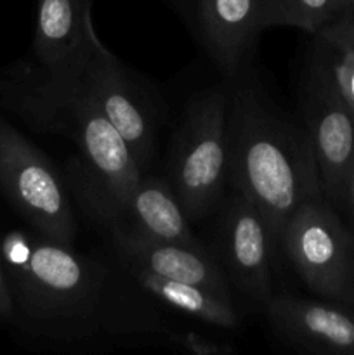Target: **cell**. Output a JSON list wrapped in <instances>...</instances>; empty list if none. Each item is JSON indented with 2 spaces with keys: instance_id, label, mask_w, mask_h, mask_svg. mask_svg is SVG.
Listing matches in <instances>:
<instances>
[{
  "instance_id": "cell-1",
  "label": "cell",
  "mask_w": 354,
  "mask_h": 355,
  "mask_svg": "<svg viewBox=\"0 0 354 355\" xmlns=\"http://www.w3.org/2000/svg\"><path fill=\"white\" fill-rule=\"evenodd\" d=\"M0 262L12 295L10 324L38 338L73 343L99 333L151 331L158 324L106 263L31 227L2 236Z\"/></svg>"
},
{
  "instance_id": "cell-2",
  "label": "cell",
  "mask_w": 354,
  "mask_h": 355,
  "mask_svg": "<svg viewBox=\"0 0 354 355\" xmlns=\"http://www.w3.org/2000/svg\"><path fill=\"white\" fill-rule=\"evenodd\" d=\"M229 80L228 184L260 210L280 245L285 224L298 207L323 196L311 137L246 75Z\"/></svg>"
},
{
  "instance_id": "cell-3",
  "label": "cell",
  "mask_w": 354,
  "mask_h": 355,
  "mask_svg": "<svg viewBox=\"0 0 354 355\" xmlns=\"http://www.w3.org/2000/svg\"><path fill=\"white\" fill-rule=\"evenodd\" d=\"M0 107L33 130L71 141L80 153L76 166L117 207L144 173L117 128L62 69L38 61L0 69Z\"/></svg>"
},
{
  "instance_id": "cell-4",
  "label": "cell",
  "mask_w": 354,
  "mask_h": 355,
  "mask_svg": "<svg viewBox=\"0 0 354 355\" xmlns=\"http://www.w3.org/2000/svg\"><path fill=\"white\" fill-rule=\"evenodd\" d=\"M228 104L226 78L187 103L174 135L167 179L189 220L214 211L228 186Z\"/></svg>"
},
{
  "instance_id": "cell-5",
  "label": "cell",
  "mask_w": 354,
  "mask_h": 355,
  "mask_svg": "<svg viewBox=\"0 0 354 355\" xmlns=\"http://www.w3.org/2000/svg\"><path fill=\"white\" fill-rule=\"evenodd\" d=\"M0 191L31 229L73 245L76 222L68 186L54 163L14 125L0 118Z\"/></svg>"
},
{
  "instance_id": "cell-6",
  "label": "cell",
  "mask_w": 354,
  "mask_h": 355,
  "mask_svg": "<svg viewBox=\"0 0 354 355\" xmlns=\"http://www.w3.org/2000/svg\"><path fill=\"white\" fill-rule=\"evenodd\" d=\"M54 68L68 73L82 87L127 142L139 168L146 172L155 155L156 106L134 76L104 47L99 37L78 55Z\"/></svg>"
},
{
  "instance_id": "cell-7",
  "label": "cell",
  "mask_w": 354,
  "mask_h": 355,
  "mask_svg": "<svg viewBox=\"0 0 354 355\" xmlns=\"http://www.w3.org/2000/svg\"><path fill=\"white\" fill-rule=\"evenodd\" d=\"M280 245L309 290L346 304L354 286V234L330 201L316 198L298 207Z\"/></svg>"
},
{
  "instance_id": "cell-8",
  "label": "cell",
  "mask_w": 354,
  "mask_h": 355,
  "mask_svg": "<svg viewBox=\"0 0 354 355\" xmlns=\"http://www.w3.org/2000/svg\"><path fill=\"white\" fill-rule=\"evenodd\" d=\"M301 120L311 137L323 196L340 207L354 165V110L332 78L326 59H316L301 92Z\"/></svg>"
},
{
  "instance_id": "cell-9",
  "label": "cell",
  "mask_w": 354,
  "mask_h": 355,
  "mask_svg": "<svg viewBox=\"0 0 354 355\" xmlns=\"http://www.w3.org/2000/svg\"><path fill=\"white\" fill-rule=\"evenodd\" d=\"M274 246L259 208L245 194L231 189L217 225V260L229 284L260 304L273 295L271 252Z\"/></svg>"
},
{
  "instance_id": "cell-10",
  "label": "cell",
  "mask_w": 354,
  "mask_h": 355,
  "mask_svg": "<svg viewBox=\"0 0 354 355\" xmlns=\"http://www.w3.org/2000/svg\"><path fill=\"white\" fill-rule=\"evenodd\" d=\"M94 220L108 232L115 253L124 269H141L156 276L183 281L231 298L229 281L217 257L198 245L163 241L135 231L130 225L108 215H94Z\"/></svg>"
},
{
  "instance_id": "cell-11",
  "label": "cell",
  "mask_w": 354,
  "mask_h": 355,
  "mask_svg": "<svg viewBox=\"0 0 354 355\" xmlns=\"http://www.w3.org/2000/svg\"><path fill=\"white\" fill-rule=\"evenodd\" d=\"M264 307L287 345L301 352L354 355V309L347 304L280 293L271 295Z\"/></svg>"
},
{
  "instance_id": "cell-12",
  "label": "cell",
  "mask_w": 354,
  "mask_h": 355,
  "mask_svg": "<svg viewBox=\"0 0 354 355\" xmlns=\"http://www.w3.org/2000/svg\"><path fill=\"white\" fill-rule=\"evenodd\" d=\"M273 7L274 0H196L194 31L224 76L248 64L259 35L271 28Z\"/></svg>"
},
{
  "instance_id": "cell-13",
  "label": "cell",
  "mask_w": 354,
  "mask_h": 355,
  "mask_svg": "<svg viewBox=\"0 0 354 355\" xmlns=\"http://www.w3.org/2000/svg\"><path fill=\"white\" fill-rule=\"evenodd\" d=\"M94 38L92 0H37L35 61L59 66L85 51Z\"/></svg>"
},
{
  "instance_id": "cell-14",
  "label": "cell",
  "mask_w": 354,
  "mask_h": 355,
  "mask_svg": "<svg viewBox=\"0 0 354 355\" xmlns=\"http://www.w3.org/2000/svg\"><path fill=\"white\" fill-rule=\"evenodd\" d=\"M135 284L149 297L156 298L167 307L203 321L207 324L224 329L238 328V312L233 305V298L208 291L183 281L156 276L141 269H125Z\"/></svg>"
},
{
  "instance_id": "cell-15",
  "label": "cell",
  "mask_w": 354,
  "mask_h": 355,
  "mask_svg": "<svg viewBox=\"0 0 354 355\" xmlns=\"http://www.w3.org/2000/svg\"><path fill=\"white\" fill-rule=\"evenodd\" d=\"M354 9L351 0H274L273 26H292L318 35L346 12Z\"/></svg>"
},
{
  "instance_id": "cell-16",
  "label": "cell",
  "mask_w": 354,
  "mask_h": 355,
  "mask_svg": "<svg viewBox=\"0 0 354 355\" xmlns=\"http://www.w3.org/2000/svg\"><path fill=\"white\" fill-rule=\"evenodd\" d=\"M335 51V59H326L332 78L346 103L354 110V52Z\"/></svg>"
},
{
  "instance_id": "cell-17",
  "label": "cell",
  "mask_w": 354,
  "mask_h": 355,
  "mask_svg": "<svg viewBox=\"0 0 354 355\" xmlns=\"http://www.w3.org/2000/svg\"><path fill=\"white\" fill-rule=\"evenodd\" d=\"M318 40L337 51L354 52V9L340 16L326 28H323L318 35Z\"/></svg>"
},
{
  "instance_id": "cell-18",
  "label": "cell",
  "mask_w": 354,
  "mask_h": 355,
  "mask_svg": "<svg viewBox=\"0 0 354 355\" xmlns=\"http://www.w3.org/2000/svg\"><path fill=\"white\" fill-rule=\"evenodd\" d=\"M170 338H172V342H176L177 345L183 347L184 350L196 355H228L235 352V349H233L231 345H226V343L205 338V336L198 335V333L194 331L172 333Z\"/></svg>"
},
{
  "instance_id": "cell-19",
  "label": "cell",
  "mask_w": 354,
  "mask_h": 355,
  "mask_svg": "<svg viewBox=\"0 0 354 355\" xmlns=\"http://www.w3.org/2000/svg\"><path fill=\"white\" fill-rule=\"evenodd\" d=\"M14 305H12V295H10L9 283H7L6 270H3L2 262H0V322L12 321Z\"/></svg>"
},
{
  "instance_id": "cell-20",
  "label": "cell",
  "mask_w": 354,
  "mask_h": 355,
  "mask_svg": "<svg viewBox=\"0 0 354 355\" xmlns=\"http://www.w3.org/2000/svg\"><path fill=\"white\" fill-rule=\"evenodd\" d=\"M339 208L346 210L347 217H349V222H351L349 229L354 234V165L349 172V179H347L346 189H344V196H342V201H340Z\"/></svg>"
},
{
  "instance_id": "cell-21",
  "label": "cell",
  "mask_w": 354,
  "mask_h": 355,
  "mask_svg": "<svg viewBox=\"0 0 354 355\" xmlns=\"http://www.w3.org/2000/svg\"><path fill=\"white\" fill-rule=\"evenodd\" d=\"M346 304L349 305V307H353V309H354V286H353V290H351L349 297H347V302H346Z\"/></svg>"
},
{
  "instance_id": "cell-22",
  "label": "cell",
  "mask_w": 354,
  "mask_h": 355,
  "mask_svg": "<svg viewBox=\"0 0 354 355\" xmlns=\"http://www.w3.org/2000/svg\"><path fill=\"white\" fill-rule=\"evenodd\" d=\"M351 2H353V3H354V0H351Z\"/></svg>"
}]
</instances>
